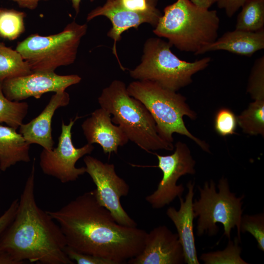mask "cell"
I'll return each mask as SVG.
<instances>
[{"mask_svg":"<svg viewBox=\"0 0 264 264\" xmlns=\"http://www.w3.org/2000/svg\"><path fill=\"white\" fill-rule=\"evenodd\" d=\"M46 211L59 225L66 246L78 252L122 264L137 256L144 248L147 232L117 223L98 202L94 190L78 196L58 210Z\"/></svg>","mask_w":264,"mask_h":264,"instance_id":"1","label":"cell"},{"mask_svg":"<svg viewBox=\"0 0 264 264\" xmlns=\"http://www.w3.org/2000/svg\"><path fill=\"white\" fill-rule=\"evenodd\" d=\"M35 162L34 159L15 216L0 237V250L18 264H73L65 251L66 241L59 225L36 202Z\"/></svg>","mask_w":264,"mask_h":264,"instance_id":"2","label":"cell"},{"mask_svg":"<svg viewBox=\"0 0 264 264\" xmlns=\"http://www.w3.org/2000/svg\"><path fill=\"white\" fill-rule=\"evenodd\" d=\"M153 30L178 50L197 55L218 38L220 20L216 10L199 7L190 0L166 6Z\"/></svg>","mask_w":264,"mask_h":264,"instance_id":"3","label":"cell"},{"mask_svg":"<svg viewBox=\"0 0 264 264\" xmlns=\"http://www.w3.org/2000/svg\"><path fill=\"white\" fill-rule=\"evenodd\" d=\"M98 101L100 107L112 115V123L120 128L129 140L142 150L149 153L174 150L173 143L166 141L158 134L149 111L141 102L129 94L123 81H112L102 90Z\"/></svg>","mask_w":264,"mask_h":264,"instance_id":"4","label":"cell"},{"mask_svg":"<svg viewBox=\"0 0 264 264\" xmlns=\"http://www.w3.org/2000/svg\"><path fill=\"white\" fill-rule=\"evenodd\" d=\"M129 94L141 102L153 116L158 134L166 141L173 143V134L185 135L195 142L203 151L210 153L205 141L192 134L184 122V116L192 120L196 112L186 103L185 96L148 80H136L127 87Z\"/></svg>","mask_w":264,"mask_h":264,"instance_id":"5","label":"cell"},{"mask_svg":"<svg viewBox=\"0 0 264 264\" xmlns=\"http://www.w3.org/2000/svg\"><path fill=\"white\" fill-rule=\"evenodd\" d=\"M172 45L159 37H152L145 42L140 63L130 70L137 80L154 82L175 91L190 85L192 76L205 69L211 61L205 57L190 62L180 59L172 51Z\"/></svg>","mask_w":264,"mask_h":264,"instance_id":"6","label":"cell"},{"mask_svg":"<svg viewBox=\"0 0 264 264\" xmlns=\"http://www.w3.org/2000/svg\"><path fill=\"white\" fill-rule=\"evenodd\" d=\"M217 187L218 191L213 179L205 181L202 187L198 186L199 198L193 203L194 216L198 218L197 234L198 237L216 235L219 230L217 223H220L224 228L223 236L230 239L231 230L236 227L237 237L241 241L240 224L244 196L237 197L231 192L228 179L224 176L219 180Z\"/></svg>","mask_w":264,"mask_h":264,"instance_id":"7","label":"cell"},{"mask_svg":"<svg viewBox=\"0 0 264 264\" xmlns=\"http://www.w3.org/2000/svg\"><path fill=\"white\" fill-rule=\"evenodd\" d=\"M87 28V24L72 21L55 34L30 35L17 44L16 50L28 64L32 72H53L60 66H69L75 62Z\"/></svg>","mask_w":264,"mask_h":264,"instance_id":"8","label":"cell"},{"mask_svg":"<svg viewBox=\"0 0 264 264\" xmlns=\"http://www.w3.org/2000/svg\"><path fill=\"white\" fill-rule=\"evenodd\" d=\"M88 173L96 185L95 197L98 202L107 208L117 223L128 227H137L136 222L127 213L120 198L127 196L130 190L128 184L119 176L113 164L104 163L89 155L84 158Z\"/></svg>","mask_w":264,"mask_h":264,"instance_id":"9","label":"cell"},{"mask_svg":"<svg viewBox=\"0 0 264 264\" xmlns=\"http://www.w3.org/2000/svg\"><path fill=\"white\" fill-rule=\"evenodd\" d=\"M79 118L77 115L68 124L62 121L57 146L49 150L43 149L40 155L39 165L43 172L63 183L74 181L86 173L85 167L77 168L75 164L80 158L90 154L94 148L89 143L79 148L74 146L71 130Z\"/></svg>","mask_w":264,"mask_h":264,"instance_id":"10","label":"cell"},{"mask_svg":"<svg viewBox=\"0 0 264 264\" xmlns=\"http://www.w3.org/2000/svg\"><path fill=\"white\" fill-rule=\"evenodd\" d=\"M158 159V167L163 176L157 189L145 199L154 209H160L169 204L176 198L181 197L184 187L177 181L182 176L196 173V161L188 145L181 141L175 144L174 152L169 155L154 154Z\"/></svg>","mask_w":264,"mask_h":264,"instance_id":"11","label":"cell"},{"mask_svg":"<svg viewBox=\"0 0 264 264\" xmlns=\"http://www.w3.org/2000/svg\"><path fill=\"white\" fill-rule=\"evenodd\" d=\"M81 77L76 74L60 75L55 72H32L26 75L7 79L1 83L3 92L13 101H21L29 97L40 98L43 94L66 90L78 84Z\"/></svg>","mask_w":264,"mask_h":264,"instance_id":"12","label":"cell"},{"mask_svg":"<svg viewBox=\"0 0 264 264\" xmlns=\"http://www.w3.org/2000/svg\"><path fill=\"white\" fill-rule=\"evenodd\" d=\"M129 264H181L184 263L182 245L177 233L159 225L147 233L144 248Z\"/></svg>","mask_w":264,"mask_h":264,"instance_id":"13","label":"cell"},{"mask_svg":"<svg viewBox=\"0 0 264 264\" xmlns=\"http://www.w3.org/2000/svg\"><path fill=\"white\" fill-rule=\"evenodd\" d=\"M111 114L100 107L92 112L81 127L88 143L98 144L105 154L117 153L119 147L129 141L117 125L112 123Z\"/></svg>","mask_w":264,"mask_h":264,"instance_id":"14","label":"cell"},{"mask_svg":"<svg viewBox=\"0 0 264 264\" xmlns=\"http://www.w3.org/2000/svg\"><path fill=\"white\" fill-rule=\"evenodd\" d=\"M99 16L107 17L112 24L107 36L113 40L112 53L116 58L120 68L124 70L125 68L120 63L116 50V44L121 40L122 33L131 28L137 29L144 23L154 27L157 22L149 16L121 7L115 0H106L103 5L92 10L88 14L87 20L88 22Z\"/></svg>","mask_w":264,"mask_h":264,"instance_id":"15","label":"cell"},{"mask_svg":"<svg viewBox=\"0 0 264 264\" xmlns=\"http://www.w3.org/2000/svg\"><path fill=\"white\" fill-rule=\"evenodd\" d=\"M188 192L184 200L179 198L180 207L176 210L174 207L168 208L166 215L172 221L176 230L182 245L184 264H199L194 235L193 221L195 218L193 208L194 182L189 181L187 185Z\"/></svg>","mask_w":264,"mask_h":264,"instance_id":"16","label":"cell"},{"mask_svg":"<svg viewBox=\"0 0 264 264\" xmlns=\"http://www.w3.org/2000/svg\"><path fill=\"white\" fill-rule=\"evenodd\" d=\"M69 101V95L66 90L55 92L37 117L20 126L19 132L30 145L36 144L44 149H52L54 145L51 129L52 118L57 109L66 106Z\"/></svg>","mask_w":264,"mask_h":264,"instance_id":"17","label":"cell"},{"mask_svg":"<svg viewBox=\"0 0 264 264\" xmlns=\"http://www.w3.org/2000/svg\"><path fill=\"white\" fill-rule=\"evenodd\" d=\"M264 48V28L255 32L235 29L224 33L215 41L202 48L197 55L221 50L251 57Z\"/></svg>","mask_w":264,"mask_h":264,"instance_id":"18","label":"cell"},{"mask_svg":"<svg viewBox=\"0 0 264 264\" xmlns=\"http://www.w3.org/2000/svg\"><path fill=\"white\" fill-rule=\"evenodd\" d=\"M13 127L0 125V170L4 172L20 162H28L30 144Z\"/></svg>","mask_w":264,"mask_h":264,"instance_id":"19","label":"cell"},{"mask_svg":"<svg viewBox=\"0 0 264 264\" xmlns=\"http://www.w3.org/2000/svg\"><path fill=\"white\" fill-rule=\"evenodd\" d=\"M32 72L28 64L16 49L7 47L0 41V83Z\"/></svg>","mask_w":264,"mask_h":264,"instance_id":"20","label":"cell"},{"mask_svg":"<svg viewBox=\"0 0 264 264\" xmlns=\"http://www.w3.org/2000/svg\"><path fill=\"white\" fill-rule=\"evenodd\" d=\"M241 7L235 29L255 32L264 28V0H246Z\"/></svg>","mask_w":264,"mask_h":264,"instance_id":"21","label":"cell"},{"mask_svg":"<svg viewBox=\"0 0 264 264\" xmlns=\"http://www.w3.org/2000/svg\"><path fill=\"white\" fill-rule=\"evenodd\" d=\"M238 125L242 132L251 135L264 136V100H255L240 115Z\"/></svg>","mask_w":264,"mask_h":264,"instance_id":"22","label":"cell"},{"mask_svg":"<svg viewBox=\"0 0 264 264\" xmlns=\"http://www.w3.org/2000/svg\"><path fill=\"white\" fill-rule=\"evenodd\" d=\"M28 110L26 102L13 101L6 98L0 83V125L5 123L17 129L22 124Z\"/></svg>","mask_w":264,"mask_h":264,"instance_id":"23","label":"cell"},{"mask_svg":"<svg viewBox=\"0 0 264 264\" xmlns=\"http://www.w3.org/2000/svg\"><path fill=\"white\" fill-rule=\"evenodd\" d=\"M26 14L13 9L0 8V37L10 41L19 38L24 31Z\"/></svg>","mask_w":264,"mask_h":264,"instance_id":"24","label":"cell"},{"mask_svg":"<svg viewBox=\"0 0 264 264\" xmlns=\"http://www.w3.org/2000/svg\"><path fill=\"white\" fill-rule=\"evenodd\" d=\"M241 241L238 237L233 241L229 240L227 247L222 251L203 253L200 259L205 264H247L241 257L242 248L239 243Z\"/></svg>","mask_w":264,"mask_h":264,"instance_id":"25","label":"cell"},{"mask_svg":"<svg viewBox=\"0 0 264 264\" xmlns=\"http://www.w3.org/2000/svg\"><path fill=\"white\" fill-rule=\"evenodd\" d=\"M246 92L252 99L264 100V56L257 59L249 76Z\"/></svg>","mask_w":264,"mask_h":264,"instance_id":"26","label":"cell"},{"mask_svg":"<svg viewBox=\"0 0 264 264\" xmlns=\"http://www.w3.org/2000/svg\"><path fill=\"white\" fill-rule=\"evenodd\" d=\"M240 233L248 232L256 239L258 248L264 251V214L242 215L240 224Z\"/></svg>","mask_w":264,"mask_h":264,"instance_id":"27","label":"cell"},{"mask_svg":"<svg viewBox=\"0 0 264 264\" xmlns=\"http://www.w3.org/2000/svg\"><path fill=\"white\" fill-rule=\"evenodd\" d=\"M121 7L149 16L157 22L162 16L157 8L159 0H115Z\"/></svg>","mask_w":264,"mask_h":264,"instance_id":"28","label":"cell"},{"mask_svg":"<svg viewBox=\"0 0 264 264\" xmlns=\"http://www.w3.org/2000/svg\"><path fill=\"white\" fill-rule=\"evenodd\" d=\"M238 125L237 116L229 108H222L216 113L214 118V129L221 136L235 133Z\"/></svg>","mask_w":264,"mask_h":264,"instance_id":"29","label":"cell"},{"mask_svg":"<svg viewBox=\"0 0 264 264\" xmlns=\"http://www.w3.org/2000/svg\"><path fill=\"white\" fill-rule=\"evenodd\" d=\"M65 251L68 257L78 264H113L107 259L90 254L78 252L66 246Z\"/></svg>","mask_w":264,"mask_h":264,"instance_id":"30","label":"cell"},{"mask_svg":"<svg viewBox=\"0 0 264 264\" xmlns=\"http://www.w3.org/2000/svg\"><path fill=\"white\" fill-rule=\"evenodd\" d=\"M19 204V198L14 199L0 217V237L13 220Z\"/></svg>","mask_w":264,"mask_h":264,"instance_id":"31","label":"cell"},{"mask_svg":"<svg viewBox=\"0 0 264 264\" xmlns=\"http://www.w3.org/2000/svg\"><path fill=\"white\" fill-rule=\"evenodd\" d=\"M246 0H218V7L225 10L226 15L231 18L242 7Z\"/></svg>","mask_w":264,"mask_h":264,"instance_id":"32","label":"cell"},{"mask_svg":"<svg viewBox=\"0 0 264 264\" xmlns=\"http://www.w3.org/2000/svg\"><path fill=\"white\" fill-rule=\"evenodd\" d=\"M17 3L22 8H27L30 10L35 9L40 1L47 0H12Z\"/></svg>","mask_w":264,"mask_h":264,"instance_id":"33","label":"cell"},{"mask_svg":"<svg viewBox=\"0 0 264 264\" xmlns=\"http://www.w3.org/2000/svg\"><path fill=\"white\" fill-rule=\"evenodd\" d=\"M194 4L204 8L209 9L218 0H190Z\"/></svg>","mask_w":264,"mask_h":264,"instance_id":"34","label":"cell"},{"mask_svg":"<svg viewBox=\"0 0 264 264\" xmlns=\"http://www.w3.org/2000/svg\"><path fill=\"white\" fill-rule=\"evenodd\" d=\"M0 264H18L7 252L0 250Z\"/></svg>","mask_w":264,"mask_h":264,"instance_id":"35","label":"cell"},{"mask_svg":"<svg viewBox=\"0 0 264 264\" xmlns=\"http://www.w3.org/2000/svg\"><path fill=\"white\" fill-rule=\"evenodd\" d=\"M72 4V6L74 10H75L76 14H78L80 11V4L82 0H69ZM94 0H90V1H93Z\"/></svg>","mask_w":264,"mask_h":264,"instance_id":"36","label":"cell"}]
</instances>
